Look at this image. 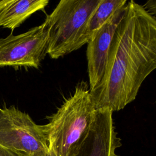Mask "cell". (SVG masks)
Masks as SVG:
<instances>
[{
  "label": "cell",
  "instance_id": "6da1fadb",
  "mask_svg": "<svg viewBox=\"0 0 156 156\" xmlns=\"http://www.w3.org/2000/svg\"><path fill=\"white\" fill-rule=\"evenodd\" d=\"M155 68V18L144 6L130 1L114 34L103 77L90 91L94 108L123 109L136 99Z\"/></svg>",
  "mask_w": 156,
  "mask_h": 156
},
{
  "label": "cell",
  "instance_id": "7a4b0ae2",
  "mask_svg": "<svg viewBox=\"0 0 156 156\" xmlns=\"http://www.w3.org/2000/svg\"><path fill=\"white\" fill-rule=\"evenodd\" d=\"M94 111L87 83H78L48 122L42 125L48 148L56 156H69L87 133Z\"/></svg>",
  "mask_w": 156,
  "mask_h": 156
},
{
  "label": "cell",
  "instance_id": "3957f363",
  "mask_svg": "<svg viewBox=\"0 0 156 156\" xmlns=\"http://www.w3.org/2000/svg\"><path fill=\"white\" fill-rule=\"evenodd\" d=\"M101 0H62L44 22L48 31L46 54L57 59L74 51Z\"/></svg>",
  "mask_w": 156,
  "mask_h": 156
},
{
  "label": "cell",
  "instance_id": "277c9868",
  "mask_svg": "<svg viewBox=\"0 0 156 156\" xmlns=\"http://www.w3.org/2000/svg\"><path fill=\"white\" fill-rule=\"evenodd\" d=\"M0 148L18 156H43L49 151L42 125L14 105L0 108Z\"/></svg>",
  "mask_w": 156,
  "mask_h": 156
},
{
  "label": "cell",
  "instance_id": "5b68a950",
  "mask_svg": "<svg viewBox=\"0 0 156 156\" xmlns=\"http://www.w3.org/2000/svg\"><path fill=\"white\" fill-rule=\"evenodd\" d=\"M48 31L46 23L27 32L0 38V68L32 67L38 69L46 54Z\"/></svg>",
  "mask_w": 156,
  "mask_h": 156
},
{
  "label": "cell",
  "instance_id": "8992f818",
  "mask_svg": "<svg viewBox=\"0 0 156 156\" xmlns=\"http://www.w3.org/2000/svg\"><path fill=\"white\" fill-rule=\"evenodd\" d=\"M121 144L115 131L113 112L95 109L87 133L69 156H118L116 150Z\"/></svg>",
  "mask_w": 156,
  "mask_h": 156
},
{
  "label": "cell",
  "instance_id": "52a82bcc",
  "mask_svg": "<svg viewBox=\"0 0 156 156\" xmlns=\"http://www.w3.org/2000/svg\"><path fill=\"white\" fill-rule=\"evenodd\" d=\"M126 9L127 4L118 9L87 43L86 55L90 91L99 83L103 77L114 34L126 13Z\"/></svg>",
  "mask_w": 156,
  "mask_h": 156
},
{
  "label": "cell",
  "instance_id": "ba28073f",
  "mask_svg": "<svg viewBox=\"0 0 156 156\" xmlns=\"http://www.w3.org/2000/svg\"><path fill=\"white\" fill-rule=\"evenodd\" d=\"M48 0L0 1V26L12 31L35 12L44 9Z\"/></svg>",
  "mask_w": 156,
  "mask_h": 156
},
{
  "label": "cell",
  "instance_id": "9c48e42d",
  "mask_svg": "<svg viewBox=\"0 0 156 156\" xmlns=\"http://www.w3.org/2000/svg\"><path fill=\"white\" fill-rule=\"evenodd\" d=\"M126 0H101L99 5L89 19L77 45L76 50L80 48L93 37L104 24L120 8L127 4Z\"/></svg>",
  "mask_w": 156,
  "mask_h": 156
},
{
  "label": "cell",
  "instance_id": "30bf717a",
  "mask_svg": "<svg viewBox=\"0 0 156 156\" xmlns=\"http://www.w3.org/2000/svg\"><path fill=\"white\" fill-rule=\"evenodd\" d=\"M43 156H56V155H55V153L54 152V151H52V150L49 149L48 152L45 155H44Z\"/></svg>",
  "mask_w": 156,
  "mask_h": 156
},
{
  "label": "cell",
  "instance_id": "8fae6325",
  "mask_svg": "<svg viewBox=\"0 0 156 156\" xmlns=\"http://www.w3.org/2000/svg\"><path fill=\"white\" fill-rule=\"evenodd\" d=\"M0 156H2V152H1V149L0 148Z\"/></svg>",
  "mask_w": 156,
  "mask_h": 156
},
{
  "label": "cell",
  "instance_id": "7c38bea8",
  "mask_svg": "<svg viewBox=\"0 0 156 156\" xmlns=\"http://www.w3.org/2000/svg\"><path fill=\"white\" fill-rule=\"evenodd\" d=\"M10 156H13V155H12V154H10Z\"/></svg>",
  "mask_w": 156,
  "mask_h": 156
},
{
  "label": "cell",
  "instance_id": "4fadbf2b",
  "mask_svg": "<svg viewBox=\"0 0 156 156\" xmlns=\"http://www.w3.org/2000/svg\"></svg>",
  "mask_w": 156,
  "mask_h": 156
}]
</instances>
